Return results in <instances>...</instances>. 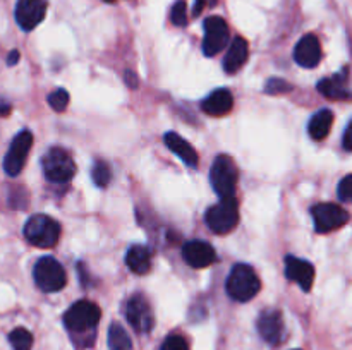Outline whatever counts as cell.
<instances>
[{"mask_svg":"<svg viewBox=\"0 0 352 350\" xmlns=\"http://www.w3.org/2000/svg\"><path fill=\"white\" fill-rule=\"evenodd\" d=\"M48 105L55 110V112H64L69 105V93L64 88L55 89L54 93L48 95Z\"/></svg>","mask_w":352,"mask_h":350,"instance_id":"484cf974","label":"cell"},{"mask_svg":"<svg viewBox=\"0 0 352 350\" xmlns=\"http://www.w3.org/2000/svg\"><path fill=\"white\" fill-rule=\"evenodd\" d=\"M19 57H21L19 51L12 50V51H10V54H9V57H7V65H10V67H12V65H16L17 62H19Z\"/></svg>","mask_w":352,"mask_h":350,"instance_id":"d6a6232c","label":"cell"},{"mask_svg":"<svg viewBox=\"0 0 352 350\" xmlns=\"http://www.w3.org/2000/svg\"><path fill=\"white\" fill-rule=\"evenodd\" d=\"M91 178L98 187L109 185L110 180H112V170H110L109 163H105V161L102 160L95 161V165H93L91 168Z\"/></svg>","mask_w":352,"mask_h":350,"instance_id":"d4e9b609","label":"cell"},{"mask_svg":"<svg viewBox=\"0 0 352 350\" xmlns=\"http://www.w3.org/2000/svg\"><path fill=\"white\" fill-rule=\"evenodd\" d=\"M256 325L261 338L270 343V345H278L284 338V319H282V314L278 311L267 309L265 312H261Z\"/></svg>","mask_w":352,"mask_h":350,"instance_id":"5bb4252c","label":"cell"},{"mask_svg":"<svg viewBox=\"0 0 352 350\" xmlns=\"http://www.w3.org/2000/svg\"><path fill=\"white\" fill-rule=\"evenodd\" d=\"M24 237L36 247H54L60 237V225L47 215H33L24 225Z\"/></svg>","mask_w":352,"mask_h":350,"instance_id":"3957f363","label":"cell"},{"mask_svg":"<svg viewBox=\"0 0 352 350\" xmlns=\"http://www.w3.org/2000/svg\"><path fill=\"white\" fill-rule=\"evenodd\" d=\"M248 55H250V45H248V41L241 36L234 38L229 51H227L226 58H223V71L227 74H236L246 64Z\"/></svg>","mask_w":352,"mask_h":350,"instance_id":"d6986e66","label":"cell"},{"mask_svg":"<svg viewBox=\"0 0 352 350\" xmlns=\"http://www.w3.org/2000/svg\"><path fill=\"white\" fill-rule=\"evenodd\" d=\"M296 350H299V349H296Z\"/></svg>","mask_w":352,"mask_h":350,"instance_id":"8d00e7d4","label":"cell"},{"mask_svg":"<svg viewBox=\"0 0 352 350\" xmlns=\"http://www.w3.org/2000/svg\"><path fill=\"white\" fill-rule=\"evenodd\" d=\"M285 275L289 280L301 285L305 292L311 290L313 280H315V268L311 263L296 256H287L285 257Z\"/></svg>","mask_w":352,"mask_h":350,"instance_id":"2e32d148","label":"cell"},{"mask_svg":"<svg viewBox=\"0 0 352 350\" xmlns=\"http://www.w3.org/2000/svg\"><path fill=\"white\" fill-rule=\"evenodd\" d=\"M165 144H167L168 150L174 154H177L182 161H184L188 167H198V153H196L195 148L188 143L182 136H179L177 132H167L164 137Z\"/></svg>","mask_w":352,"mask_h":350,"instance_id":"ffe728a7","label":"cell"},{"mask_svg":"<svg viewBox=\"0 0 352 350\" xmlns=\"http://www.w3.org/2000/svg\"><path fill=\"white\" fill-rule=\"evenodd\" d=\"M291 89V86L284 81V79H278V78H272L268 79L267 86H265V93L268 95H280V93H285Z\"/></svg>","mask_w":352,"mask_h":350,"instance_id":"f546056e","label":"cell"},{"mask_svg":"<svg viewBox=\"0 0 352 350\" xmlns=\"http://www.w3.org/2000/svg\"><path fill=\"white\" fill-rule=\"evenodd\" d=\"M31 146H33V134L30 130L24 129L16 134L6 156H3V172L9 177H17L23 172Z\"/></svg>","mask_w":352,"mask_h":350,"instance_id":"ba28073f","label":"cell"},{"mask_svg":"<svg viewBox=\"0 0 352 350\" xmlns=\"http://www.w3.org/2000/svg\"><path fill=\"white\" fill-rule=\"evenodd\" d=\"M182 257L192 268H206L217 261V253L205 240H191L182 246Z\"/></svg>","mask_w":352,"mask_h":350,"instance_id":"4fadbf2b","label":"cell"},{"mask_svg":"<svg viewBox=\"0 0 352 350\" xmlns=\"http://www.w3.org/2000/svg\"><path fill=\"white\" fill-rule=\"evenodd\" d=\"M126 78H127V84H129L131 88H136V86H138L136 75H133V74H131V72H127V74H126Z\"/></svg>","mask_w":352,"mask_h":350,"instance_id":"e575fe53","label":"cell"},{"mask_svg":"<svg viewBox=\"0 0 352 350\" xmlns=\"http://www.w3.org/2000/svg\"><path fill=\"white\" fill-rule=\"evenodd\" d=\"M347 75H349V71L342 69L339 74L322 79L318 82V91L329 100H351L352 91L347 86Z\"/></svg>","mask_w":352,"mask_h":350,"instance_id":"e0dca14e","label":"cell"},{"mask_svg":"<svg viewBox=\"0 0 352 350\" xmlns=\"http://www.w3.org/2000/svg\"><path fill=\"white\" fill-rule=\"evenodd\" d=\"M337 194H339L340 201L352 202V174L346 175V177L340 180L339 189H337Z\"/></svg>","mask_w":352,"mask_h":350,"instance_id":"f1b7e54d","label":"cell"},{"mask_svg":"<svg viewBox=\"0 0 352 350\" xmlns=\"http://www.w3.org/2000/svg\"><path fill=\"white\" fill-rule=\"evenodd\" d=\"M205 3H206V0H196L192 14H195V16H199V14H201V10L205 9Z\"/></svg>","mask_w":352,"mask_h":350,"instance_id":"836d02e7","label":"cell"},{"mask_svg":"<svg viewBox=\"0 0 352 350\" xmlns=\"http://www.w3.org/2000/svg\"><path fill=\"white\" fill-rule=\"evenodd\" d=\"M210 182L212 187L220 198H234L237 185V167L234 160L227 154H220L213 160L210 170Z\"/></svg>","mask_w":352,"mask_h":350,"instance_id":"5b68a950","label":"cell"},{"mask_svg":"<svg viewBox=\"0 0 352 350\" xmlns=\"http://www.w3.org/2000/svg\"><path fill=\"white\" fill-rule=\"evenodd\" d=\"M100 316L102 311L95 302L79 301L67 309L64 314V325L72 335H85L96 328Z\"/></svg>","mask_w":352,"mask_h":350,"instance_id":"7a4b0ae2","label":"cell"},{"mask_svg":"<svg viewBox=\"0 0 352 350\" xmlns=\"http://www.w3.org/2000/svg\"><path fill=\"white\" fill-rule=\"evenodd\" d=\"M126 316L129 325L136 329L138 333H150L153 329L155 318L151 312L150 304L143 295H133L127 302Z\"/></svg>","mask_w":352,"mask_h":350,"instance_id":"8fae6325","label":"cell"},{"mask_svg":"<svg viewBox=\"0 0 352 350\" xmlns=\"http://www.w3.org/2000/svg\"><path fill=\"white\" fill-rule=\"evenodd\" d=\"M232 105H234L232 93L226 88H220L210 93V95L203 100L201 108L203 112L208 113V115L222 117V115H227V113L232 110Z\"/></svg>","mask_w":352,"mask_h":350,"instance_id":"ac0fdd59","label":"cell"},{"mask_svg":"<svg viewBox=\"0 0 352 350\" xmlns=\"http://www.w3.org/2000/svg\"><path fill=\"white\" fill-rule=\"evenodd\" d=\"M109 349L110 350H131L133 342H131L129 333L120 326L119 323H112L109 328Z\"/></svg>","mask_w":352,"mask_h":350,"instance_id":"603a6c76","label":"cell"},{"mask_svg":"<svg viewBox=\"0 0 352 350\" xmlns=\"http://www.w3.org/2000/svg\"><path fill=\"white\" fill-rule=\"evenodd\" d=\"M9 342L14 350H31L33 345V335L24 328H16L10 331Z\"/></svg>","mask_w":352,"mask_h":350,"instance_id":"cb8c5ba5","label":"cell"},{"mask_svg":"<svg viewBox=\"0 0 352 350\" xmlns=\"http://www.w3.org/2000/svg\"><path fill=\"white\" fill-rule=\"evenodd\" d=\"M33 278L38 288L43 292H58L67 283L64 266L52 256H43L34 263Z\"/></svg>","mask_w":352,"mask_h":350,"instance_id":"277c9868","label":"cell"},{"mask_svg":"<svg viewBox=\"0 0 352 350\" xmlns=\"http://www.w3.org/2000/svg\"><path fill=\"white\" fill-rule=\"evenodd\" d=\"M333 124V113L330 112L329 108H323L320 112H316L315 115L311 117L308 124V132L309 136L315 141H322L329 136L330 129H332Z\"/></svg>","mask_w":352,"mask_h":350,"instance_id":"7402d4cb","label":"cell"},{"mask_svg":"<svg viewBox=\"0 0 352 350\" xmlns=\"http://www.w3.org/2000/svg\"><path fill=\"white\" fill-rule=\"evenodd\" d=\"M105 2H109V3H112V2H116V0H105Z\"/></svg>","mask_w":352,"mask_h":350,"instance_id":"d590c367","label":"cell"},{"mask_svg":"<svg viewBox=\"0 0 352 350\" xmlns=\"http://www.w3.org/2000/svg\"><path fill=\"white\" fill-rule=\"evenodd\" d=\"M342 146L346 151H352V120L349 122V126L346 127V132H344Z\"/></svg>","mask_w":352,"mask_h":350,"instance_id":"4dcf8cb0","label":"cell"},{"mask_svg":"<svg viewBox=\"0 0 352 350\" xmlns=\"http://www.w3.org/2000/svg\"><path fill=\"white\" fill-rule=\"evenodd\" d=\"M170 21L175 26H186L188 23V7H186L184 0H179L174 3L170 12Z\"/></svg>","mask_w":352,"mask_h":350,"instance_id":"4316f807","label":"cell"},{"mask_svg":"<svg viewBox=\"0 0 352 350\" xmlns=\"http://www.w3.org/2000/svg\"><path fill=\"white\" fill-rule=\"evenodd\" d=\"M10 110H12L10 103L0 96V117H7L10 113Z\"/></svg>","mask_w":352,"mask_h":350,"instance_id":"1f68e13d","label":"cell"},{"mask_svg":"<svg viewBox=\"0 0 352 350\" xmlns=\"http://www.w3.org/2000/svg\"><path fill=\"white\" fill-rule=\"evenodd\" d=\"M229 43V26L219 16H212L205 21V40H203V51L206 57H213Z\"/></svg>","mask_w":352,"mask_h":350,"instance_id":"30bf717a","label":"cell"},{"mask_svg":"<svg viewBox=\"0 0 352 350\" xmlns=\"http://www.w3.org/2000/svg\"><path fill=\"white\" fill-rule=\"evenodd\" d=\"M160 350H189L188 342L181 335H168L165 342L162 343Z\"/></svg>","mask_w":352,"mask_h":350,"instance_id":"83f0119b","label":"cell"},{"mask_svg":"<svg viewBox=\"0 0 352 350\" xmlns=\"http://www.w3.org/2000/svg\"><path fill=\"white\" fill-rule=\"evenodd\" d=\"M126 263L133 273H138V275L148 273L151 268L150 249L144 246H133L129 250H127Z\"/></svg>","mask_w":352,"mask_h":350,"instance_id":"44dd1931","label":"cell"},{"mask_svg":"<svg viewBox=\"0 0 352 350\" xmlns=\"http://www.w3.org/2000/svg\"><path fill=\"white\" fill-rule=\"evenodd\" d=\"M294 60L301 67L313 69L322 60V45L315 34H306L294 48Z\"/></svg>","mask_w":352,"mask_h":350,"instance_id":"9a60e30c","label":"cell"},{"mask_svg":"<svg viewBox=\"0 0 352 350\" xmlns=\"http://www.w3.org/2000/svg\"><path fill=\"white\" fill-rule=\"evenodd\" d=\"M311 215L315 220L316 232L320 233H329L349 222V213L342 206L333 205V202H322V205L313 206Z\"/></svg>","mask_w":352,"mask_h":350,"instance_id":"9c48e42d","label":"cell"},{"mask_svg":"<svg viewBox=\"0 0 352 350\" xmlns=\"http://www.w3.org/2000/svg\"><path fill=\"white\" fill-rule=\"evenodd\" d=\"M47 0H17L16 21L21 30L31 31L45 19Z\"/></svg>","mask_w":352,"mask_h":350,"instance_id":"7c38bea8","label":"cell"},{"mask_svg":"<svg viewBox=\"0 0 352 350\" xmlns=\"http://www.w3.org/2000/svg\"><path fill=\"white\" fill-rule=\"evenodd\" d=\"M206 225L215 233H229L239 222V205L236 196L223 198L219 205L212 206L206 211Z\"/></svg>","mask_w":352,"mask_h":350,"instance_id":"52a82bcc","label":"cell"},{"mask_svg":"<svg viewBox=\"0 0 352 350\" xmlns=\"http://www.w3.org/2000/svg\"><path fill=\"white\" fill-rule=\"evenodd\" d=\"M41 168L45 177L55 184H65L72 180L76 174V163L71 154L62 148H52L48 153L41 158Z\"/></svg>","mask_w":352,"mask_h":350,"instance_id":"8992f818","label":"cell"},{"mask_svg":"<svg viewBox=\"0 0 352 350\" xmlns=\"http://www.w3.org/2000/svg\"><path fill=\"white\" fill-rule=\"evenodd\" d=\"M227 294L237 302H250L260 292L261 281L250 264H236L227 278Z\"/></svg>","mask_w":352,"mask_h":350,"instance_id":"6da1fadb","label":"cell"}]
</instances>
